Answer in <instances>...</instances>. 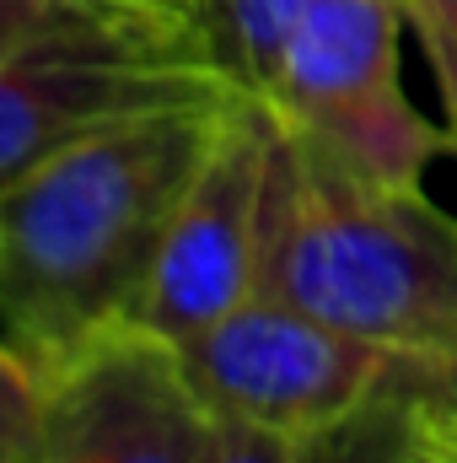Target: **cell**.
Returning a JSON list of instances; mask_svg holds the SVG:
<instances>
[{"label":"cell","instance_id":"obj_1","mask_svg":"<svg viewBox=\"0 0 457 463\" xmlns=\"http://www.w3.org/2000/svg\"><path fill=\"white\" fill-rule=\"evenodd\" d=\"M231 92L114 124L0 184L5 345L60 350L135 313L162 227Z\"/></svg>","mask_w":457,"mask_h":463},{"label":"cell","instance_id":"obj_2","mask_svg":"<svg viewBox=\"0 0 457 463\" xmlns=\"http://www.w3.org/2000/svg\"><path fill=\"white\" fill-rule=\"evenodd\" d=\"M264 291L425 366L457 393V222L425 189L350 167L285 118Z\"/></svg>","mask_w":457,"mask_h":463},{"label":"cell","instance_id":"obj_3","mask_svg":"<svg viewBox=\"0 0 457 463\" xmlns=\"http://www.w3.org/2000/svg\"><path fill=\"white\" fill-rule=\"evenodd\" d=\"M227 87L189 5L0 0V184L60 146Z\"/></svg>","mask_w":457,"mask_h":463},{"label":"cell","instance_id":"obj_4","mask_svg":"<svg viewBox=\"0 0 457 463\" xmlns=\"http://www.w3.org/2000/svg\"><path fill=\"white\" fill-rule=\"evenodd\" d=\"M5 463H210L216 415L135 318L60 350L5 345Z\"/></svg>","mask_w":457,"mask_h":463},{"label":"cell","instance_id":"obj_5","mask_svg":"<svg viewBox=\"0 0 457 463\" xmlns=\"http://www.w3.org/2000/svg\"><path fill=\"white\" fill-rule=\"evenodd\" d=\"M178 361L216 420L296 442H323L387 404L457 399L425 366L366 345L275 291H253L221 324L183 340Z\"/></svg>","mask_w":457,"mask_h":463},{"label":"cell","instance_id":"obj_6","mask_svg":"<svg viewBox=\"0 0 457 463\" xmlns=\"http://www.w3.org/2000/svg\"><path fill=\"white\" fill-rule=\"evenodd\" d=\"M409 27L404 0H312L258 98L350 167L393 189H425V173L452 135L409 103Z\"/></svg>","mask_w":457,"mask_h":463},{"label":"cell","instance_id":"obj_7","mask_svg":"<svg viewBox=\"0 0 457 463\" xmlns=\"http://www.w3.org/2000/svg\"><path fill=\"white\" fill-rule=\"evenodd\" d=\"M275 156L280 118L258 92L237 87L162 227L151 275L129 313L140 329L183 345L264 291Z\"/></svg>","mask_w":457,"mask_h":463},{"label":"cell","instance_id":"obj_8","mask_svg":"<svg viewBox=\"0 0 457 463\" xmlns=\"http://www.w3.org/2000/svg\"><path fill=\"white\" fill-rule=\"evenodd\" d=\"M307 5L312 0H189V11L200 16V27L210 38V54L247 92H264V81Z\"/></svg>","mask_w":457,"mask_h":463},{"label":"cell","instance_id":"obj_9","mask_svg":"<svg viewBox=\"0 0 457 463\" xmlns=\"http://www.w3.org/2000/svg\"><path fill=\"white\" fill-rule=\"evenodd\" d=\"M404 11L415 22L425 60H431L436 92H442V124H447L457 151V0H404Z\"/></svg>","mask_w":457,"mask_h":463},{"label":"cell","instance_id":"obj_10","mask_svg":"<svg viewBox=\"0 0 457 463\" xmlns=\"http://www.w3.org/2000/svg\"><path fill=\"white\" fill-rule=\"evenodd\" d=\"M404 420H409V404H387V410H377V415L334 431V437H323L318 442V463H409V453H404Z\"/></svg>","mask_w":457,"mask_h":463},{"label":"cell","instance_id":"obj_11","mask_svg":"<svg viewBox=\"0 0 457 463\" xmlns=\"http://www.w3.org/2000/svg\"><path fill=\"white\" fill-rule=\"evenodd\" d=\"M210 463H318V442H296L264 426L216 420V458Z\"/></svg>","mask_w":457,"mask_h":463},{"label":"cell","instance_id":"obj_12","mask_svg":"<svg viewBox=\"0 0 457 463\" xmlns=\"http://www.w3.org/2000/svg\"><path fill=\"white\" fill-rule=\"evenodd\" d=\"M409 463H457V399H420L404 420Z\"/></svg>","mask_w":457,"mask_h":463},{"label":"cell","instance_id":"obj_13","mask_svg":"<svg viewBox=\"0 0 457 463\" xmlns=\"http://www.w3.org/2000/svg\"><path fill=\"white\" fill-rule=\"evenodd\" d=\"M173 5H189V0H173Z\"/></svg>","mask_w":457,"mask_h":463}]
</instances>
